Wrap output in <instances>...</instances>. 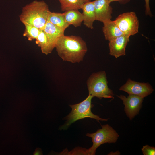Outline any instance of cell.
Instances as JSON below:
<instances>
[{
  "label": "cell",
  "instance_id": "6da1fadb",
  "mask_svg": "<svg viewBox=\"0 0 155 155\" xmlns=\"http://www.w3.org/2000/svg\"><path fill=\"white\" fill-rule=\"evenodd\" d=\"M55 48L63 61L72 63L82 61L88 50L85 42L80 37L64 35L57 40Z\"/></svg>",
  "mask_w": 155,
  "mask_h": 155
},
{
  "label": "cell",
  "instance_id": "7a4b0ae2",
  "mask_svg": "<svg viewBox=\"0 0 155 155\" xmlns=\"http://www.w3.org/2000/svg\"><path fill=\"white\" fill-rule=\"evenodd\" d=\"M50 11L44 1L34 0L22 8L19 19L24 25H31L42 30L47 22Z\"/></svg>",
  "mask_w": 155,
  "mask_h": 155
},
{
  "label": "cell",
  "instance_id": "3957f363",
  "mask_svg": "<svg viewBox=\"0 0 155 155\" xmlns=\"http://www.w3.org/2000/svg\"><path fill=\"white\" fill-rule=\"evenodd\" d=\"M93 97L89 94L83 101L75 104L70 105L71 108V112L65 118L66 120L65 123L60 128L61 129L66 130L73 123L79 120L85 118H90L98 121H107L108 119H103L93 114L91 109L92 105V100Z\"/></svg>",
  "mask_w": 155,
  "mask_h": 155
},
{
  "label": "cell",
  "instance_id": "277c9868",
  "mask_svg": "<svg viewBox=\"0 0 155 155\" xmlns=\"http://www.w3.org/2000/svg\"><path fill=\"white\" fill-rule=\"evenodd\" d=\"M86 83L89 94L93 97L100 99L114 98L113 91L108 86L104 71L93 73L88 79Z\"/></svg>",
  "mask_w": 155,
  "mask_h": 155
},
{
  "label": "cell",
  "instance_id": "5b68a950",
  "mask_svg": "<svg viewBox=\"0 0 155 155\" xmlns=\"http://www.w3.org/2000/svg\"><path fill=\"white\" fill-rule=\"evenodd\" d=\"M101 127L95 132L86 134L91 138L93 143L92 146L87 149L88 155H95L96 149L104 143H115L118 139L119 135L108 124L102 125Z\"/></svg>",
  "mask_w": 155,
  "mask_h": 155
},
{
  "label": "cell",
  "instance_id": "8992f818",
  "mask_svg": "<svg viewBox=\"0 0 155 155\" xmlns=\"http://www.w3.org/2000/svg\"><path fill=\"white\" fill-rule=\"evenodd\" d=\"M123 35L129 37L138 32L139 22L135 12H125L119 15L114 20Z\"/></svg>",
  "mask_w": 155,
  "mask_h": 155
},
{
  "label": "cell",
  "instance_id": "52a82bcc",
  "mask_svg": "<svg viewBox=\"0 0 155 155\" xmlns=\"http://www.w3.org/2000/svg\"><path fill=\"white\" fill-rule=\"evenodd\" d=\"M119 90L125 92L129 95H135L143 98L150 95L154 91L152 86L148 83L137 82L130 78L120 88Z\"/></svg>",
  "mask_w": 155,
  "mask_h": 155
},
{
  "label": "cell",
  "instance_id": "ba28073f",
  "mask_svg": "<svg viewBox=\"0 0 155 155\" xmlns=\"http://www.w3.org/2000/svg\"><path fill=\"white\" fill-rule=\"evenodd\" d=\"M117 96L123 101L125 113L130 120L138 114L144 98L134 95H129L127 97L122 95Z\"/></svg>",
  "mask_w": 155,
  "mask_h": 155
},
{
  "label": "cell",
  "instance_id": "9c48e42d",
  "mask_svg": "<svg viewBox=\"0 0 155 155\" xmlns=\"http://www.w3.org/2000/svg\"><path fill=\"white\" fill-rule=\"evenodd\" d=\"M96 20L103 23L111 20L113 8L108 0H95L93 1Z\"/></svg>",
  "mask_w": 155,
  "mask_h": 155
},
{
  "label": "cell",
  "instance_id": "30bf717a",
  "mask_svg": "<svg viewBox=\"0 0 155 155\" xmlns=\"http://www.w3.org/2000/svg\"><path fill=\"white\" fill-rule=\"evenodd\" d=\"M129 38L123 35L110 40V55L116 58L125 55L126 46L129 41Z\"/></svg>",
  "mask_w": 155,
  "mask_h": 155
},
{
  "label": "cell",
  "instance_id": "8fae6325",
  "mask_svg": "<svg viewBox=\"0 0 155 155\" xmlns=\"http://www.w3.org/2000/svg\"><path fill=\"white\" fill-rule=\"evenodd\" d=\"M81 9L83 11L84 24L88 28L93 29V23L96 20L93 1L85 3L82 6Z\"/></svg>",
  "mask_w": 155,
  "mask_h": 155
},
{
  "label": "cell",
  "instance_id": "7c38bea8",
  "mask_svg": "<svg viewBox=\"0 0 155 155\" xmlns=\"http://www.w3.org/2000/svg\"><path fill=\"white\" fill-rule=\"evenodd\" d=\"M103 23L102 31L106 40L109 41L123 35L114 21L110 20Z\"/></svg>",
  "mask_w": 155,
  "mask_h": 155
},
{
  "label": "cell",
  "instance_id": "4fadbf2b",
  "mask_svg": "<svg viewBox=\"0 0 155 155\" xmlns=\"http://www.w3.org/2000/svg\"><path fill=\"white\" fill-rule=\"evenodd\" d=\"M49 40L55 45L57 40L64 35V31L47 21L42 29Z\"/></svg>",
  "mask_w": 155,
  "mask_h": 155
},
{
  "label": "cell",
  "instance_id": "5bb4252c",
  "mask_svg": "<svg viewBox=\"0 0 155 155\" xmlns=\"http://www.w3.org/2000/svg\"><path fill=\"white\" fill-rule=\"evenodd\" d=\"M36 40V43L40 48L42 53L47 55L51 53L55 48V44L48 38L42 30H41Z\"/></svg>",
  "mask_w": 155,
  "mask_h": 155
},
{
  "label": "cell",
  "instance_id": "9a60e30c",
  "mask_svg": "<svg viewBox=\"0 0 155 155\" xmlns=\"http://www.w3.org/2000/svg\"><path fill=\"white\" fill-rule=\"evenodd\" d=\"M78 10H69L62 13L65 21L69 25H72L75 27L81 26L84 17L82 14Z\"/></svg>",
  "mask_w": 155,
  "mask_h": 155
},
{
  "label": "cell",
  "instance_id": "2e32d148",
  "mask_svg": "<svg viewBox=\"0 0 155 155\" xmlns=\"http://www.w3.org/2000/svg\"><path fill=\"white\" fill-rule=\"evenodd\" d=\"M61 4L62 11L71 9L79 10L84 4L91 1V0H58Z\"/></svg>",
  "mask_w": 155,
  "mask_h": 155
},
{
  "label": "cell",
  "instance_id": "e0dca14e",
  "mask_svg": "<svg viewBox=\"0 0 155 155\" xmlns=\"http://www.w3.org/2000/svg\"><path fill=\"white\" fill-rule=\"evenodd\" d=\"M47 21L53 24L64 31L69 26L65 21L61 13L50 11Z\"/></svg>",
  "mask_w": 155,
  "mask_h": 155
},
{
  "label": "cell",
  "instance_id": "ac0fdd59",
  "mask_svg": "<svg viewBox=\"0 0 155 155\" xmlns=\"http://www.w3.org/2000/svg\"><path fill=\"white\" fill-rule=\"evenodd\" d=\"M25 29L23 36L28 38V40H36L41 30L31 25L24 24Z\"/></svg>",
  "mask_w": 155,
  "mask_h": 155
},
{
  "label": "cell",
  "instance_id": "d6986e66",
  "mask_svg": "<svg viewBox=\"0 0 155 155\" xmlns=\"http://www.w3.org/2000/svg\"><path fill=\"white\" fill-rule=\"evenodd\" d=\"M141 150L144 155H154L155 154V148L154 147L146 145L143 146Z\"/></svg>",
  "mask_w": 155,
  "mask_h": 155
},
{
  "label": "cell",
  "instance_id": "ffe728a7",
  "mask_svg": "<svg viewBox=\"0 0 155 155\" xmlns=\"http://www.w3.org/2000/svg\"><path fill=\"white\" fill-rule=\"evenodd\" d=\"M144 1L145 2V14L146 15H148L151 17L152 15L150 7V0H144Z\"/></svg>",
  "mask_w": 155,
  "mask_h": 155
},
{
  "label": "cell",
  "instance_id": "44dd1931",
  "mask_svg": "<svg viewBox=\"0 0 155 155\" xmlns=\"http://www.w3.org/2000/svg\"><path fill=\"white\" fill-rule=\"evenodd\" d=\"M111 2L114 1H117L120 3L124 4L129 2L130 0H108Z\"/></svg>",
  "mask_w": 155,
  "mask_h": 155
},
{
  "label": "cell",
  "instance_id": "7402d4cb",
  "mask_svg": "<svg viewBox=\"0 0 155 155\" xmlns=\"http://www.w3.org/2000/svg\"><path fill=\"white\" fill-rule=\"evenodd\" d=\"M41 154V152L39 150H37L35 152L34 154L35 155H38Z\"/></svg>",
  "mask_w": 155,
  "mask_h": 155
}]
</instances>
